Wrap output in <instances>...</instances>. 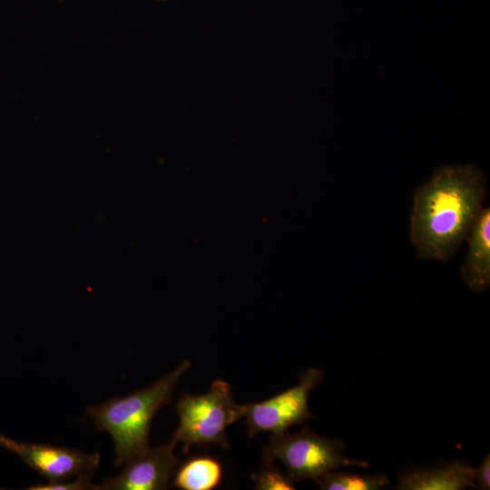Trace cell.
Listing matches in <instances>:
<instances>
[{
  "mask_svg": "<svg viewBox=\"0 0 490 490\" xmlns=\"http://www.w3.org/2000/svg\"><path fill=\"white\" fill-rule=\"evenodd\" d=\"M477 488L474 468L454 461L447 465L406 473L397 485L400 490H462Z\"/></svg>",
  "mask_w": 490,
  "mask_h": 490,
  "instance_id": "cell-9",
  "label": "cell"
},
{
  "mask_svg": "<svg viewBox=\"0 0 490 490\" xmlns=\"http://www.w3.org/2000/svg\"><path fill=\"white\" fill-rule=\"evenodd\" d=\"M92 476L81 475L75 480L70 482L48 483L34 485L27 489L30 490H88L100 489L99 485H93L91 481Z\"/></svg>",
  "mask_w": 490,
  "mask_h": 490,
  "instance_id": "cell-13",
  "label": "cell"
},
{
  "mask_svg": "<svg viewBox=\"0 0 490 490\" xmlns=\"http://www.w3.org/2000/svg\"><path fill=\"white\" fill-rule=\"evenodd\" d=\"M255 488L260 490H293L294 482L286 475L267 465V468L257 475H253Z\"/></svg>",
  "mask_w": 490,
  "mask_h": 490,
  "instance_id": "cell-12",
  "label": "cell"
},
{
  "mask_svg": "<svg viewBox=\"0 0 490 490\" xmlns=\"http://www.w3.org/2000/svg\"><path fill=\"white\" fill-rule=\"evenodd\" d=\"M466 241L467 254L460 267L465 284L474 292L490 286V208L484 207Z\"/></svg>",
  "mask_w": 490,
  "mask_h": 490,
  "instance_id": "cell-8",
  "label": "cell"
},
{
  "mask_svg": "<svg viewBox=\"0 0 490 490\" xmlns=\"http://www.w3.org/2000/svg\"><path fill=\"white\" fill-rule=\"evenodd\" d=\"M474 479L477 488L488 490L490 488V456L487 454L477 468H474Z\"/></svg>",
  "mask_w": 490,
  "mask_h": 490,
  "instance_id": "cell-14",
  "label": "cell"
},
{
  "mask_svg": "<svg viewBox=\"0 0 490 490\" xmlns=\"http://www.w3.org/2000/svg\"><path fill=\"white\" fill-rule=\"evenodd\" d=\"M176 411L180 422L171 443H181L184 453L192 445L202 444H219L227 449L226 429L242 418L240 405L234 402L230 384L220 379L214 380L204 394H182Z\"/></svg>",
  "mask_w": 490,
  "mask_h": 490,
  "instance_id": "cell-3",
  "label": "cell"
},
{
  "mask_svg": "<svg viewBox=\"0 0 490 490\" xmlns=\"http://www.w3.org/2000/svg\"><path fill=\"white\" fill-rule=\"evenodd\" d=\"M345 445L337 438L321 436L306 427L296 434L272 435L264 448L266 465L279 460L293 481L317 480L341 466L368 467V462L343 455Z\"/></svg>",
  "mask_w": 490,
  "mask_h": 490,
  "instance_id": "cell-4",
  "label": "cell"
},
{
  "mask_svg": "<svg viewBox=\"0 0 490 490\" xmlns=\"http://www.w3.org/2000/svg\"><path fill=\"white\" fill-rule=\"evenodd\" d=\"M172 443L149 448L142 455L126 462L122 472L106 478L99 485L104 490H162L167 489L179 465Z\"/></svg>",
  "mask_w": 490,
  "mask_h": 490,
  "instance_id": "cell-7",
  "label": "cell"
},
{
  "mask_svg": "<svg viewBox=\"0 0 490 490\" xmlns=\"http://www.w3.org/2000/svg\"><path fill=\"white\" fill-rule=\"evenodd\" d=\"M324 490H378L389 484L386 475H354L331 470L316 480Z\"/></svg>",
  "mask_w": 490,
  "mask_h": 490,
  "instance_id": "cell-11",
  "label": "cell"
},
{
  "mask_svg": "<svg viewBox=\"0 0 490 490\" xmlns=\"http://www.w3.org/2000/svg\"><path fill=\"white\" fill-rule=\"evenodd\" d=\"M0 445L18 455L49 483L64 482L74 476H92L100 466L98 452L87 454L64 446L16 442L3 436Z\"/></svg>",
  "mask_w": 490,
  "mask_h": 490,
  "instance_id": "cell-6",
  "label": "cell"
},
{
  "mask_svg": "<svg viewBox=\"0 0 490 490\" xmlns=\"http://www.w3.org/2000/svg\"><path fill=\"white\" fill-rule=\"evenodd\" d=\"M190 367L191 362L183 360L172 371L143 389L86 408L96 428L111 435L114 444L115 466L122 465L150 448L152 418L171 400L178 381Z\"/></svg>",
  "mask_w": 490,
  "mask_h": 490,
  "instance_id": "cell-2",
  "label": "cell"
},
{
  "mask_svg": "<svg viewBox=\"0 0 490 490\" xmlns=\"http://www.w3.org/2000/svg\"><path fill=\"white\" fill-rule=\"evenodd\" d=\"M486 194L487 179L479 168H438L413 196L409 237L417 256L450 260L483 211Z\"/></svg>",
  "mask_w": 490,
  "mask_h": 490,
  "instance_id": "cell-1",
  "label": "cell"
},
{
  "mask_svg": "<svg viewBox=\"0 0 490 490\" xmlns=\"http://www.w3.org/2000/svg\"><path fill=\"white\" fill-rule=\"evenodd\" d=\"M160 1H163V0H160Z\"/></svg>",
  "mask_w": 490,
  "mask_h": 490,
  "instance_id": "cell-15",
  "label": "cell"
},
{
  "mask_svg": "<svg viewBox=\"0 0 490 490\" xmlns=\"http://www.w3.org/2000/svg\"><path fill=\"white\" fill-rule=\"evenodd\" d=\"M323 377L321 369L311 368L301 374L298 385L264 401L240 405L249 436L253 437L261 432L279 435L292 426L313 418L308 397Z\"/></svg>",
  "mask_w": 490,
  "mask_h": 490,
  "instance_id": "cell-5",
  "label": "cell"
},
{
  "mask_svg": "<svg viewBox=\"0 0 490 490\" xmlns=\"http://www.w3.org/2000/svg\"><path fill=\"white\" fill-rule=\"evenodd\" d=\"M221 478V464L214 457L200 456L178 465L172 485L181 490H211Z\"/></svg>",
  "mask_w": 490,
  "mask_h": 490,
  "instance_id": "cell-10",
  "label": "cell"
}]
</instances>
